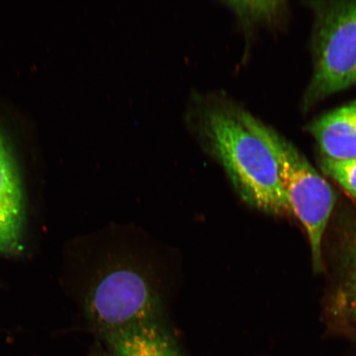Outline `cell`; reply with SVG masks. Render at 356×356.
Listing matches in <instances>:
<instances>
[{
  "label": "cell",
  "mask_w": 356,
  "mask_h": 356,
  "mask_svg": "<svg viewBox=\"0 0 356 356\" xmlns=\"http://www.w3.org/2000/svg\"><path fill=\"white\" fill-rule=\"evenodd\" d=\"M188 120L204 150L224 168L239 197L269 215H291L275 156L254 115L225 95H198Z\"/></svg>",
  "instance_id": "6da1fadb"
},
{
  "label": "cell",
  "mask_w": 356,
  "mask_h": 356,
  "mask_svg": "<svg viewBox=\"0 0 356 356\" xmlns=\"http://www.w3.org/2000/svg\"><path fill=\"white\" fill-rule=\"evenodd\" d=\"M310 4L316 15L314 72L305 108L356 83V0Z\"/></svg>",
  "instance_id": "7a4b0ae2"
},
{
  "label": "cell",
  "mask_w": 356,
  "mask_h": 356,
  "mask_svg": "<svg viewBox=\"0 0 356 356\" xmlns=\"http://www.w3.org/2000/svg\"><path fill=\"white\" fill-rule=\"evenodd\" d=\"M258 129L277 160L280 181L293 213L309 235L315 270L322 267V239L336 195L331 186L286 138L258 121Z\"/></svg>",
  "instance_id": "3957f363"
},
{
  "label": "cell",
  "mask_w": 356,
  "mask_h": 356,
  "mask_svg": "<svg viewBox=\"0 0 356 356\" xmlns=\"http://www.w3.org/2000/svg\"><path fill=\"white\" fill-rule=\"evenodd\" d=\"M89 318L104 334L159 322L160 305L148 279L132 268L111 271L88 296Z\"/></svg>",
  "instance_id": "277c9868"
},
{
  "label": "cell",
  "mask_w": 356,
  "mask_h": 356,
  "mask_svg": "<svg viewBox=\"0 0 356 356\" xmlns=\"http://www.w3.org/2000/svg\"><path fill=\"white\" fill-rule=\"evenodd\" d=\"M24 220V191L19 166L0 126V252L19 251Z\"/></svg>",
  "instance_id": "5b68a950"
},
{
  "label": "cell",
  "mask_w": 356,
  "mask_h": 356,
  "mask_svg": "<svg viewBox=\"0 0 356 356\" xmlns=\"http://www.w3.org/2000/svg\"><path fill=\"white\" fill-rule=\"evenodd\" d=\"M309 132L324 157L336 160L356 158V101L322 115Z\"/></svg>",
  "instance_id": "8992f818"
},
{
  "label": "cell",
  "mask_w": 356,
  "mask_h": 356,
  "mask_svg": "<svg viewBox=\"0 0 356 356\" xmlns=\"http://www.w3.org/2000/svg\"><path fill=\"white\" fill-rule=\"evenodd\" d=\"M114 356H182L159 322L105 336Z\"/></svg>",
  "instance_id": "52a82bcc"
},
{
  "label": "cell",
  "mask_w": 356,
  "mask_h": 356,
  "mask_svg": "<svg viewBox=\"0 0 356 356\" xmlns=\"http://www.w3.org/2000/svg\"><path fill=\"white\" fill-rule=\"evenodd\" d=\"M244 25L271 22L284 8L283 1H225Z\"/></svg>",
  "instance_id": "ba28073f"
},
{
  "label": "cell",
  "mask_w": 356,
  "mask_h": 356,
  "mask_svg": "<svg viewBox=\"0 0 356 356\" xmlns=\"http://www.w3.org/2000/svg\"><path fill=\"white\" fill-rule=\"evenodd\" d=\"M320 168L356 199V158L336 160L323 156L320 159Z\"/></svg>",
  "instance_id": "9c48e42d"
},
{
  "label": "cell",
  "mask_w": 356,
  "mask_h": 356,
  "mask_svg": "<svg viewBox=\"0 0 356 356\" xmlns=\"http://www.w3.org/2000/svg\"><path fill=\"white\" fill-rule=\"evenodd\" d=\"M346 295L350 309L356 317V234L346 250Z\"/></svg>",
  "instance_id": "30bf717a"
}]
</instances>
